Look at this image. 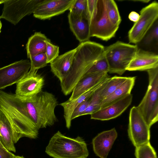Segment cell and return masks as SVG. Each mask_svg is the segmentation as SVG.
I'll use <instances>...</instances> for the list:
<instances>
[{
    "instance_id": "12",
    "label": "cell",
    "mask_w": 158,
    "mask_h": 158,
    "mask_svg": "<svg viewBox=\"0 0 158 158\" xmlns=\"http://www.w3.org/2000/svg\"><path fill=\"white\" fill-rule=\"evenodd\" d=\"M37 71L29 70L16 83V95L23 98H30L42 91L44 84V79Z\"/></svg>"
},
{
    "instance_id": "7",
    "label": "cell",
    "mask_w": 158,
    "mask_h": 158,
    "mask_svg": "<svg viewBox=\"0 0 158 158\" xmlns=\"http://www.w3.org/2000/svg\"><path fill=\"white\" fill-rule=\"evenodd\" d=\"M119 26L111 23L107 15L105 0H97L96 8L89 21L90 37H95L104 41L114 37Z\"/></svg>"
},
{
    "instance_id": "9",
    "label": "cell",
    "mask_w": 158,
    "mask_h": 158,
    "mask_svg": "<svg viewBox=\"0 0 158 158\" xmlns=\"http://www.w3.org/2000/svg\"><path fill=\"white\" fill-rule=\"evenodd\" d=\"M44 0H5L0 19H3L14 25L23 17L33 13Z\"/></svg>"
},
{
    "instance_id": "32",
    "label": "cell",
    "mask_w": 158,
    "mask_h": 158,
    "mask_svg": "<svg viewBox=\"0 0 158 158\" xmlns=\"http://www.w3.org/2000/svg\"><path fill=\"white\" fill-rule=\"evenodd\" d=\"M59 48L58 46L54 45L51 41L47 43V47L45 54L47 56L48 63H51L59 55Z\"/></svg>"
},
{
    "instance_id": "17",
    "label": "cell",
    "mask_w": 158,
    "mask_h": 158,
    "mask_svg": "<svg viewBox=\"0 0 158 158\" xmlns=\"http://www.w3.org/2000/svg\"><path fill=\"white\" fill-rule=\"evenodd\" d=\"M109 77L108 73H105L85 74L76 85L69 100H72L76 98Z\"/></svg>"
},
{
    "instance_id": "24",
    "label": "cell",
    "mask_w": 158,
    "mask_h": 158,
    "mask_svg": "<svg viewBox=\"0 0 158 158\" xmlns=\"http://www.w3.org/2000/svg\"><path fill=\"white\" fill-rule=\"evenodd\" d=\"M128 77L114 76L109 77L101 91L100 96L102 101L123 83Z\"/></svg>"
},
{
    "instance_id": "20",
    "label": "cell",
    "mask_w": 158,
    "mask_h": 158,
    "mask_svg": "<svg viewBox=\"0 0 158 158\" xmlns=\"http://www.w3.org/2000/svg\"><path fill=\"white\" fill-rule=\"evenodd\" d=\"M68 18L70 28L77 39L81 43L89 41L91 37L89 19L69 13Z\"/></svg>"
},
{
    "instance_id": "29",
    "label": "cell",
    "mask_w": 158,
    "mask_h": 158,
    "mask_svg": "<svg viewBox=\"0 0 158 158\" xmlns=\"http://www.w3.org/2000/svg\"><path fill=\"white\" fill-rule=\"evenodd\" d=\"M31 66L30 70L34 71L44 67L48 64L45 53H41L30 56Z\"/></svg>"
},
{
    "instance_id": "4",
    "label": "cell",
    "mask_w": 158,
    "mask_h": 158,
    "mask_svg": "<svg viewBox=\"0 0 158 158\" xmlns=\"http://www.w3.org/2000/svg\"><path fill=\"white\" fill-rule=\"evenodd\" d=\"M58 102L53 94L46 91H42L29 98L30 115L38 130L52 126L58 121L55 112Z\"/></svg>"
},
{
    "instance_id": "22",
    "label": "cell",
    "mask_w": 158,
    "mask_h": 158,
    "mask_svg": "<svg viewBox=\"0 0 158 158\" xmlns=\"http://www.w3.org/2000/svg\"><path fill=\"white\" fill-rule=\"evenodd\" d=\"M44 34L35 32L28 39L26 48L28 58L32 55L41 53H45L47 43L50 41Z\"/></svg>"
},
{
    "instance_id": "19",
    "label": "cell",
    "mask_w": 158,
    "mask_h": 158,
    "mask_svg": "<svg viewBox=\"0 0 158 158\" xmlns=\"http://www.w3.org/2000/svg\"><path fill=\"white\" fill-rule=\"evenodd\" d=\"M109 77L106 78L76 98L72 100L68 99L60 104L63 108L64 117L66 127L68 129L71 127L72 121L71 116L75 109L80 103L90 98L97 89L105 83Z\"/></svg>"
},
{
    "instance_id": "26",
    "label": "cell",
    "mask_w": 158,
    "mask_h": 158,
    "mask_svg": "<svg viewBox=\"0 0 158 158\" xmlns=\"http://www.w3.org/2000/svg\"><path fill=\"white\" fill-rule=\"evenodd\" d=\"M108 78L105 83L97 89L91 96L89 103L82 115H90L100 109L101 103L102 102L100 96L101 91L103 86L107 81Z\"/></svg>"
},
{
    "instance_id": "25",
    "label": "cell",
    "mask_w": 158,
    "mask_h": 158,
    "mask_svg": "<svg viewBox=\"0 0 158 158\" xmlns=\"http://www.w3.org/2000/svg\"><path fill=\"white\" fill-rule=\"evenodd\" d=\"M105 2L109 20L113 24L119 26L121 19L116 2L113 0H105Z\"/></svg>"
},
{
    "instance_id": "11",
    "label": "cell",
    "mask_w": 158,
    "mask_h": 158,
    "mask_svg": "<svg viewBox=\"0 0 158 158\" xmlns=\"http://www.w3.org/2000/svg\"><path fill=\"white\" fill-rule=\"evenodd\" d=\"M30 61L21 60L0 68V90L17 83L29 71Z\"/></svg>"
},
{
    "instance_id": "35",
    "label": "cell",
    "mask_w": 158,
    "mask_h": 158,
    "mask_svg": "<svg viewBox=\"0 0 158 158\" xmlns=\"http://www.w3.org/2000/svg\"><path fill=\"white\" fill-rule=\"evenodd\" d=\"M16 156L0 146V158H15Z\"/></svg>"
},
{
    "instance_id": "8",
    "label": "cell",
    "mask_w": 158,
    "mask_h": 158,
    "mask_svg": "<svg viewBox=\"0 0 158 158\" xmlns=\"http://www.w3.org/2000/svg\"><path fill=\"white\" fill-rule=\"evenodd\" d=\"M158 3L156 1L143 8L140 11L139 19L128 32L130 43L136 44L141 42L158 20Z\"/></svg>"
},
{
    "instance_id": "1",
    "label": "cell",
    "mask_w": 158,
    "mask_h": 158,
    "mask_svg": "<svg viewBox=\"0 0 158 158\" xmlns=\"http://www.w3.org/2000/svg\"><path fill=\"white\" fill-rule=\"evenodd\" d=\"M0 110L12 126L14 143L23 137H38L39 130L30 116L28 98L0 90Z\"/></svg>"
},
{
    "instance_id": "15",
    "label": "cell",
    "mask_w": 158,
    "mask_h": 158,
    "mask_svg": "<svg viewBox=\"0 0 158 158\" xmlns=\"http://www.w3.org/2000/svg\"><path fill=\"white\" fill-rule=\"evenodd\" d=\"M117 136L118 133L114 128L98 134L92 140L95 154L100 158H107Z\"/></svg>"
},
{
    "instance_id": "2",
    "label": "cell",
    "mask_w": 158,
    "mask_h": 158,
    "mask_svg": "<svg viewBox=\"0 0 158 158\" xmlns=\"http://www.w3.org/2000/svg\"><path fill=\"white\" fill-rule=\"evenodd\" d=\"M104 47L93 41L81 43L76 48L71 69L60 82L61 91L65 95L71 93L80 79L104 53Z\"/></svg>"
},
{
    "instance_id": "10",
    "label": "cell",
    "mask_w": 158,
    "mask_h": 158,
    "mask_svg": "<svg viewBox=\"0 0 158 158\" xmlns=\"http://www.w3.org/2000/svg\"><path fill=\"white\" fill-rule=\"evenodd\" d=\"M150 128L137 106H133L129 113L128 133L135 147H136L149 142Z\"/></svg>"
},
{
    "instance_id": "31",
    "label": "cell",
    "mask_w": 158,
    "mask_h": 158,
    "mask_svg": "<svg viewBox=\"0 0 158 158\" xmlns=\"http://www.w3.org/2000/svg\"><path fill=\"white\" fill-rule=\"evenodd\" d=\"M158 40V21L157 20L146 33L143 40V43L149 45L156 41L157 43Z\"/></svg>"
},
{
    "instance_id": "23",
    "label": "cell",
    "mask_w": 158,
    "mask_h": 158,
    "mask_svg": "<svg viewBox=\"0 0 158 158\" xmlns=\"http://www.w3.org/2000/svg\"><path fill=\"white\" fill-rule=\"evenodd\" d=\"M136 77H128L126 81L112 93L102 100L101 108L107 106L125 96L131 94L135 82Z\"/></svg>"
},
{
    "instance_id": "30",
    "label": "cell",
    "mask_w": 158,
    "mask_h": 158,
    "mask_svg": "<svg viewBox=\"0 0 158 158\" xmlns=\"http://www.w3.org/2000/svg\"><path fill=\"white\" fill-rule=\"evenodd\" d=\"M108 65L103 53L102 57L89 69L86 74L97 73H108Z\"/></svg>"
},
{
    "instance_id": "34",
    "label": "cell",
    "mask_w": 158,
    "mask_h": 158,
    "mask_svg": "<svg viewBox=\"0 0 158 158\" xmlns=\"http://www.w3.org/2000/svg\"><path fill=\"white\" fill-rule=\"evenodd\" d=\"M87 1L88 18L89 22L95 12L97 0H87Z\"/></svg>"
},
{
    "instance_id": "39",
    "label": "cell",
    "mask_w": 158,
    "mask_h": 158,
    "mask_svg": "<svg viewBox=\"0 0 158 158\" xmlns=\"http://www.w3.org/2000/svg\"><path fill=\"white\" fill-rule=\"evenodd\" d=\"M2 27V23H1V20H0V29H1Z\"/></svg>"
},
{
    "instance_id": "5",
    "label": "cell",
    "mask_w": 158,
    "mask_h": 158,
    "mask_svg": "<svg viewBox=\"0 0 158 158\" xmlns=\"http://www.w3.org/2000/svg\"><path fill=\"white\" fill-rule=\"evenodd\" d=\"M138 48L137 45L118 41L104 48V54L110 73L122 75L135 56Z\"/></svg>"
},
{
    "instance_id": "28",
    "label": "cell",
    "mask_w": 158,
    "mask_h": 158,
    "mask_svg": "<svg viewBox=\"0 0 158 158\" xmlns=\"http://www.w3.org/2000/svg\"><path fill=\"white\" fill-rule=\"evenodd\" d=\"M135 154L136 158H157L156 152L150 142L135 147Z\"/></svg>"
},
{
    "instance_id": "18",
    "label": "cell",
    "mask_w": 158,
    "mask_h": 158,
    "mask_svg": "<svg viewBox=\"0 0 158 158\" xmlns=\"http://www.w3.org/2000/svg\"><path fill=\"white\" fill-rule=\"evenodd\" d=\"M76 48L59 56L51 63V72L61 81L68 75L72 67Z\"/></svg>"
},
{
    "instance_id": "16",
    "label": "cell",
    "mask_w": 158,
    "mask_h": 158,
    "mask_svg": "<svg viewBox=\"0 0 158 158\" xmlns=\"http://www.w3.org/2000/svg\"><path fill=\"white\" fill-rule=\"evenodd\" d=\"M157 67H158L157 54L138 48L126 70L147 71Z\"/></svg>"
},
{
    "instance_id": "27",
    "label": "cell",
    "mask_w": 158,
    "mask_h": 158,
    "mask_svg": "<svg viewBox=\"0 0 158 158\" xmlns=\"http://www.w3.org/2000/svg\"><path fill=\"white\" fill-rule=\"evenodd\" d=\"M69 10L73 15L89 19L87 0H75Z\"/></svg>"
},
{
    "instance_id": "21",
    "label": "cell",
    "mask_w": 158,
    "mask_h": 158,
    "mask_svg": "<svg viewBox=\"0 0 158 158\" xmlns=\"http://www.w3.org/2000/svg\"><path fill=\"white\" fill-rule=\"evenodd\" d=\"M13 135L14 130L10 121L0 110V142L6 149L15 152Z\"/></svg>"
},
{
    "instance_id": "14",
    "label": "cell",
    "mask_w": 158,
    "mask_h": 158,
    "mask_svg": "<svg viewBox=\"0 0 158 158\" xmlns=\"http://www.w3.org/2000/svg\"><path fill=\"white\" fill-rule=\"evenodd\" d=\"M132 95L130 94L90 114L91 119L108 120L121 115L131 103Z\"/></svg>"
},
{
    "instance_id": "6",
    "label": "cell",
    "mask_w": 158,
    "mask_h": 158,
    "mask_svg": "<svg viewBox=\"0 0 158 158\" xmlns=\"http://www.w3.org/2000/svg\"><path fill=\"white\" fill-rule=\"evenodd\" d=\"M147 71L148 86L145 95L137 107L150 128L158 120V67Z\"/></svg>"
},
{
    "instance_id": "13",
    "label": "cell",
    "mask_w": 158,
    "mask_h": 158,
    "mask_svg": "<svg viewBox=\"0 0 158 158\" xmlns=\"http://www.w3.org/2000/svg\"><path fill=\"white\" fill-rule=\"evenodd\" d=\"M75 0H44L33 13L35 18L50 19L69 10Z\"/></svg>"
},
{
    "instance_id": "36",
    "label": "cell",
    "mask_w": 158,
    "mask_h": 158,
    "mask_svg": "<svg viewBox=\"0 0 158 158\" xmlns=\"http://www.w3.org/2000/svg\"><path fill=\"white\" fill-rule=\"evenodd\" d=\"M139 18V15L134 11L131 12L128 15L129 19L135 23L137 21Z\"/></svg>"
},
{
    "instance_id": "33",
    "label": "cell",
    "mask_w": 158,
    "mask_h": 158,
    "mask_svg": "<svg viewBox=\"0 0 158 158\" xmlns=\"http://www.w3.org/2000/svg\"><path fill=\"white\" fill-rule=\"evenodd\" d=\"M90 98L80 103L75 109L72 115V120L82 115L89 103Z\"/></svg>"
},
{
    "instance_id": "38",
    "label": "cell",
    "mask_w": 158,
    "mask_h": 158,
    "mask_svg": "<svg viewBox=\"0 0 158 158\" xmlns=\"http://www.w3.org/2000/svg\"><path fill=\"white\" fill-rule=\"evenodd\" d=\"M5 1V0H0V4L3 3Z\"/></svg>"
},
{
    "instance_id": "37",
    "label": "cell",
    "mask_w": 158,
    "mask_h": 158,
    "mask_svg": "<svg viewBox=\"0 0 158 158\" xmlns=\"http://www.w3.org/2000/svg\"><path fill=\"white\" fill-rule=\"evenodd\" d=\"M15 158H24L23 156H16Z\"/></svg>"
},
{
    "instance_id": "3",
    "label": "cell",
    "mask_w": 158,
    "mask_h": 158,
    "mask_svg": "<svg viewBox=\"0 0 158 158\" xmlns=\"http://www.w3.org/2000/svg\"><path fill=\"white\" fill-rule=\"evenodd\" d=\"M45 152L53 158H87L89 155L87 144L82 137H69L59 131L51 138Z\"/></svg>"
},
{
    "instance_id": "40",
    "label": "cell",
    "mask_w": 158,
    "mask_h": 158,
    "mask_svg": "<svg viewBox=\"0 0 158 158\" xmlns=\"http://www.w3.org/2000/svg\"><path fill=\"white\" fill-rule=\"evenodd\" d=\"M0 146L3 147H4L3 146V145H2V144H1V142H0Z\"/></svg>"
},
{
    "instance_id": "41",
    "label": "cell",
    "mask_w": 158,
    "mask_h": 158,
    "mask_svg": "<svg viewBox=\"0 0 158 158\" xmlns=\"http://www.w3.org/2000/svg\"><path fill=\"white\" fill-rule=\"evenodd\" d=\"M1 29H0V33H1Z\"/></svg>"
}]
</instances>
